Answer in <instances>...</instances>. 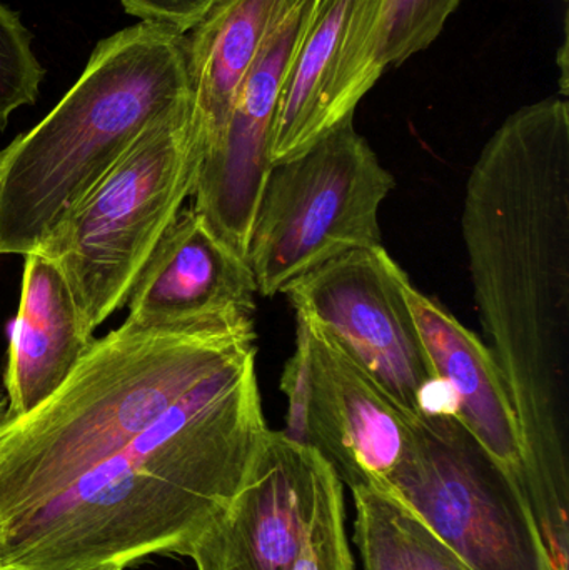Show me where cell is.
I'll list each match as a JSON object with an SVG mask.
<instances>
[{
    "instance_id": "obj_14",
    "label": "cell",
    "mask_w": 569,
    "mask_h": 570,
    "mask_svg": "<svg viewBox=\"0 0 569 570\" xmlns=\"http://www.w3.org/2000/svg\"><path fill=\"white\" fill-rule=\"evenodd\" d=\"M408 304L450 412L523 489L520 429L488 345L408 279Z\"/></svg>"
},
{
    "instance_id": "obj_2",
    "label": "cell",
    "mask_w": 569,
    "mask_h": 570,
    "mask_svg": "<svg viewBox=\"0 0 569 570\" xmlns=\"http://www.w3.org/2000/svg\"><path fill=\"white\" fill-rule=\"evenodd\" d=\"M267 432L254 347L3 532L0 570H126L154 556L189 558L243 489Z\"/></svg>"
},
{
    "instance_id": "obj_21",
    "label": "cell",
    "mask_w": 569,
    "mask_h": 570,
    "mask_svg": "<svg viewBox=\"0 0 569 570\" xmlns=\"http://www.w3.org/2000/svg\"><path fill=\"white\" fill-rule=\"evenodd\" d=\"M129 16L186 36L219 0H119Z\"/></svg>"
},
{
    "instance_id": "obj_20",
    "label": "cell",
    "mask_w": 569,
    "mask_h": 570,
    "mask_svg": "<svg viewBox=\"0 0 569 570\" xmlns=\"http://www.w3.org/2000/svg\"><path fill=\"white\" fill-rule=\"evenodd\" d=\"M46 70L32 49V37L20 17L0 2V129L12 112L32 106Z\"/></svg>"
},
{
    "instance_id": "obj_5",
    "label": "cell",
    "mask_w": 569,
    "mask_h": 570,
    "mask_svg": "<svg viewBox=\"0 0 569 570\" xmlns=\"http://www.w3.org/2000/svg\"><path fill=\"white\" fill-rule=\"evenodd\" d=\"M203 157L187 100L147 129L33 250L59 267L90 331L126 304L154 247L194 196Z\"/></svg>"
},
{
    "instance_id": "obj_23",
    "label": "cell",
    "mask_w": 569,
    "mask_h": 570,
    "mask_svg": "<svg viewBox=\"0 0 569 570\" xmlns=\"http://www.w3.org/2000/svg\"><path fill=\"white\" fill-rule=\"evenodd\" d=\"M82 570H122L119 568H114V566L104 564V566H96V568H89V569H82Z\"/></svg>"
},
{
    "instance_id": "obj_12",
    "label": "cell",
    "mask_w": 569,
    "mask_h": 570,
    "mask_svg": "<svg viewBox=\"0 0 569 570\" xmlns=\"http://www.w3.org/2000/svg\"><path fill=\"white\" fill-rule=\"evenodd\" d=\"M324 462L269 429L243 489L190 551L196 570H293L313 524Z\"/></svg>"
},
{
    "instance_id": "obj_8",
    "label": "cell",
    "mask_w": 569,
    "mask_h": 570,
    "mask_svg": "<svg viewBox=\"0 0 569 570\" xmlns=\"http://www.w3.org/2000/svg\"><path fill=\"white\" fill-rule=\"evenodd\" d=\"M406 283L380 244L316 267L283 294L296 315L324 328L406 414L450 412L414 324Z\"/></svg>"
},
{
    "instance_id": "obj_11",
    "label": "cell",
    "mask_w": 569,
    "mask_h": 570,
    "mask_svg": "<svg viewBox=\"0 0 569 570\" xmlns=\"http://www.w3.org/2000/svg\"><path fill=\"white\" fill-rule=\"evenodd\" d=\"M316 2L291 3L244 79L223 136L200 163L193 209L244 257L273 169L269 144L281 90Z\"/></svg>"
},
{
    "instance_id": "obj_22",
    "label": "cell",
    "mask_w": 569,
    "mask_h": 570,
    "mask_svg": "<svg viewBox=\"0 0 569 570\" xmlns=\"http://www.w3.org/2000/svg\"><path fill=\"white\" fill-rule=\"evenodd\" d=\"M6 411H7V399L2 397V395H0V422H2L3 415H6Z\"/></svg>"
},
{
    "instance_id": "obj_19",
    "label": "cell",
    "mask_w": 569,
    "mask_h": 570,
    "mask_svg": "<svg viewBox=\"0 0 569 570\" xmlns=\"http://www.w3.org/2000/svg\"><path fill=\"white\" fill-rule=\"evenodd\" d=\"M293 570H354L343 482L327 461L321 469L313 524Z\"/></svg>"
},
{
    "instance_id": "obj_16",
    "label": "cell",
    "mask_w": 569,
    "mask_h": 570,
    "mask_svg": "<svg viewBox=\"0 0 569 570\" xmlns=\"http://www.w3.org/2000/svg\"><path fill=\"white\" fill-rule=\"evenodd\" d=\"M293 2L219 0L186 33L190 120L204 153L223 136L244 79Z\"/></svg>"
},
{
    "instance_id": "obj_6",
    "label": "cell",
    "mask_w": 569,
    "mask_h": 570,
    "mask_svg": "<svg viewBox=\"0 0 569 570\" xmlns=\"http://www.w3.org/2000/svg\"><path fill=\"white\" fill-rule=\"evenodd\" d=\"M396 186L354 117L267 176L246 259L257 294H283L297 277L381 244L380 210Z\"/></svg>"
},
{
    "instance_id": "obj_9",
    "label": "cell",
    "mask_w": 569,
    "mask_h": 570,
    "mask_svg": "<svg viewBox=\"0 0 569 570\" xmlns=\"http://www.w3.org/2000/svg\"><path fill=\"white\" fill-rule=\"evenodd\" d=\"M296 322V347L281 377L284 434L320 452L351 491L386 489L410 444L413 415L324 328L301 315Z\"/></svg>"
},
{
    "instance_id": "obj_4",
    "label": "cell",
    "mask_w": 569,
    "mask_h": 570,
    "mask_svg": "<svg viewBox=\"0 0 569 570\" xmlns=\"http://www.w3.org/2000/svg\"><path fill=\"white\" fill-rule=\"evenodd\" d=\"M189 100L186 36L139 22L100 40L69 92L0 150V256H23Z\"/></svg>"
},
{
    "instance_id": "obj_7",
    "label": "cell",
    "mask_w": 569,
    "mask_h": 570,
    "mask_svg": "<svg viewBox=\"0 0 569 570\" xmlns=\"http://www.w3.org/2000/svg\"><path fill=\"white\" fill-rule=\"evenodd\" d=\"M386 489L470 570H551L523 489L450 412L411 417Z\"/></svg>"
},
{
    "instance_id": "obj_15",
    "label": "cell",
    "mask_w": 569,
    "mask_h": 570,
    "mask_svg": "<svg viewBox=\"0 0 569 570\" xmlns=\"http://www.w3.org/2000/svg\"><path fill=\"white\" fill-rule=\"evenodd\" d=\"M92 334L59 267L42 254H27L3 375V417L29 414L59 391L92 347Z\"/></svg>"
},
{
    "instance_id": "obj_1",
    "label": "cell",
    "mask_w": 569,
    "mask_h": 570,
    "mask_svg": "<svg viewBox=\"0 0 569 570\" xmlns=\"http://www.w3.org/2000/svg\"><path fill=\"white\" fill-rule=\"evenodd\" d=\"M484 344L510 395L523 492L555 569L568 566L569 106L511 114L468 177L461 216Z\"/></svg>"
},
{
    "instance_id": "obj_18",
    "label": "cell",
    "mask_w": 569,
    "mask_h": 570,
    "mask_svg": "<svg viewBox=\"0 0 569 570\" xmlns=\"http://www.w3.org/2000/svg\"><path fill=\"white\" fill-rule=\"evenodd\" d=\"M461 0H384L380 60L384 70L406 62L440 37Z\"/></svg>"
},
{
    "instance_id": "obj_17",
    "label": "cell",
    "mask_w": 569,
    "mask_h": 570,
    "mask_svg": "<svg viewBox=\"0 0 569 570\" xmlns=\"http://www.w3.org/2000/svg\"><path fill=\"white\" fill-rule=\"evenodd\" d=\"M354 541L364 570H470L393 492L353 489Z\"/></svg>"
},
{
    "instance_id": "obj_13",
    "label": "cell",
    "mask_w": 569,
    "mask_h": 570,
    "mask_svg": "<svg viewBox=\"0 0 569 570\" xmlns=\"http://www.w3.org/2000/svg\"><path fill=\"white\" fill-rule=\"evenodd\" d=\"M256 294L246 257L196 210H180L130 287L126 324L176 331L249 321Z\"/></svg>"
},
{
    "instance_id": "obj_3",
    "label": "cell",
    "mask_w": 569,
    "mask_h": 570,
    "mask_svg": "<svg viewBox=\"0 0 569 570\" xmlns=\"http://www.w3.org/2000/svg\"><path fill=\"white\" fill-rule=\"evenodd\" d=\"M256 347L253 318L176 331L124 322L94 341L59 391L0 422V535L159 421L197 384Z\"/></svg>"
},
{
    "instance_id": "obj_10",
    "label": "cell",
    "mask_w": 569,
    "mask_h": 570,
    "mask_svg": "<svg viewBox=\"0 0 569 570\" xmlns=\"http://www.w3.org/2000/svg\"><path fill=\"white\" fill-rule=\"evenodd\" d=\"M384 0H317L284 79L271 132V164L301 156L354 117L384 73Z\"/></svg>"
}]
</instances>
